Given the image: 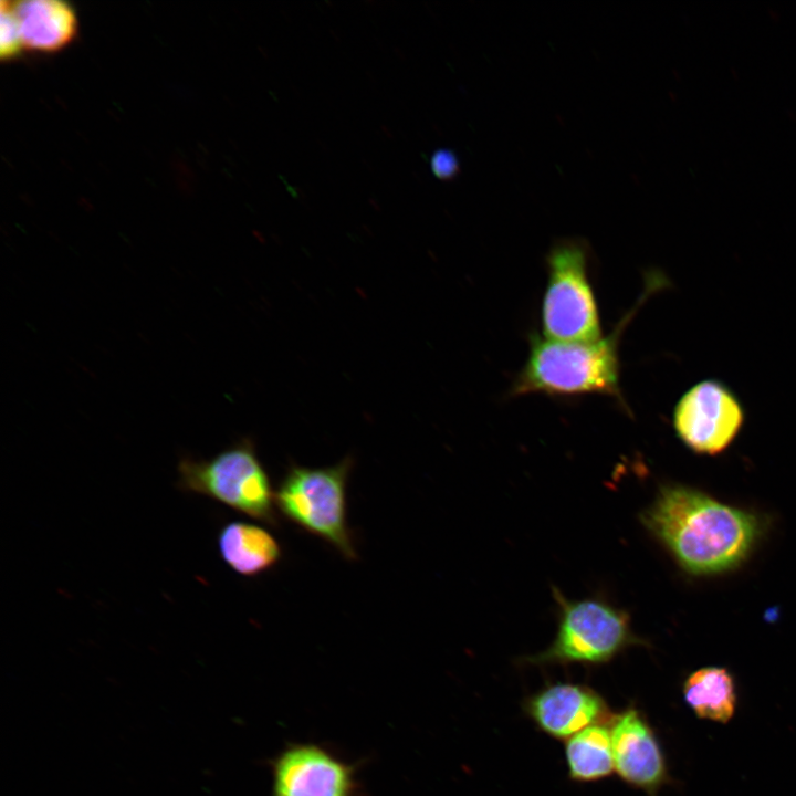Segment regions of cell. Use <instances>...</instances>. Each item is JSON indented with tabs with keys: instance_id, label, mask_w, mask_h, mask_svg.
Masks as SVG:
<instances>
[{
	"instance_id": "cell-1",
	"label": "cell",
	"mask_w": 796,
	"mask_h": 796,
	"mask_svg": "<svg viewBox=\"0 0 796 796\" xmlns=\"http://www.w3.org/2000/svg\"><path fill=\"white\" fill-rule=\"evenodd\" d=\"M641 522L689 574L731 570L750 555L760 519L685 486H663Z\"/></svg>"
},
{
	"instance_id": "cell-2",
	"label": "cell",
	"mask_w": 796,
	"mask_h": 796,
	"mask_svg": "<svg viewBox=\"0 0 796 796\" xmlns=\"http://www.w3.org/2000/svg\"><path fill=\"white\" fill-rule=\"evenodd\" d=\"M649 292L648 289L642 301ZM641 302L620 320L611 334L593 342H561L532 334L528 357L511 394H601L622 401L619 341Z\"/></svg>"
},
{
	"instance_id": "cell-3",
	"label": "cell",
	"mask_w": 796,
	"mask_h": 796,
	"mask_svg": "<svg viewBox=\"0 0 796 796\" xmlns=\"http://www.w3.org/2000/svg\"><path fill=\"white\" fill-rule=\"evenodd\" d=\"M354 460L308 468L292 463L274 491L276 510L303 531L320 537L343 557L357 558L347 522V480Z\"/></svg>"
},
{
	"instance_id": "cell-4",
	"label": "cell",
	"mask_w": 796,
	"mask_h": 796,
	"mask_svg": "<svg viewBox=\"0 0 796 796\" xmlns=\"http://www.w3.org/2000/svg\"><path fill=\"white\" fill-rule=\"evenodd\" d=\"M177 488L209 498L270 526L279 525L275 490L249 439L208 460L181 459Z\"/></svg>"
},
{
	"instance_id": "cell-5",
	"label": "cell",
	"mask_w": 796,
	"mask_h": 796,
	"mask_svg": "<svg viewBox=\"0 0 796 796\" xmlns=\"http://www.w3.org/2000/svg\"><path fill=\"white\" fill-rule=\"evenodd\" d=\"M588 256L589 247L583 239H559L551 247L541 313L544 337L561 342H593L603 337L588 279Z\"/></svg>"
},
{
	"instance_id": "cell-6",
	"label": "cell",
	"mask_w": 796,
	"mask_h": 796,
	"mask_svg": "<svg viewBox=\"0 0 796 796\" xmlns=\"http://www.w3.org/2000/svg\"><path fill=\"white\" fill-rule=\"evenodd\" d=\"M561 617L557 635L530 664L600 666L631 646L643 643L631 631L626 612L596 599L567 600L554 593Z\"/></svg>"
},
{
	"instance_id": "cell-7",
	"label": "cell",
	"mask_w": 796,
	"mask_h": 796,
	"mask_svg": "<svg viewBox=\"0 0 796 796\" xmlns=\"http://www.w3.org/2000/svg\"><path fill=\"white\" fill-rule=\"evenodd\" d=\"M744 418L734 392L719 380L706 379L681 396L673 410V428L691 451L716 455L734 441Z\"/></svg>"
},
{
	"instance_id": "cell-8",
	"label": "cell",
	"mask_w": 796,
	"mask_h": 796,
	"mask_svg": "<svg viewBox=\"0 0 796 796\" xmlns=\"http://www.w3.org/2000/svg\"><path fill=\"white\" fill-rule=\"evenodd\" d=\"M271 771V796H358L356 766L317 744H289Z\"/></svg>"
},
{
	"instance_id": "cell-9",
	"label": "cell",
	"mask_w": 796,
	"mask_h": 796,
	"mask_svg": "<svg viewBox=\"0 0 796 796\" xmlns=\"http://www.w3.org/2000/svg\"><path fill=\"white\" fill-rule=\"evenodd\" d=\"M614 768L629 787L658 796L671 784L661 743L645 713L633 705L614 713L610 722Z\"/></svg>"
},
{
	"instance_id": "cell-10",
	"label": "cell",
	"mask_w": 796,
	"mask_h": 796,
	"mask_svg": "<svg viewBox=\"0 0 796 796\" xmlns=\"http://www.w3.org/2000/svg\"><path fill=\"white\" fill-rule=\"evenodd\" d=\"M522 709L541 732L565 741L588 726L609 723L614 715L599 692L574 682L545 684L523 700Z\"/></svg>"
},
{
	"instance_id": "cell-11",
	"label": "cell",
	"mask_w": 796,
	"mask_h": 796,
	"mask_svg": "<svg viewBox=\"0 0 796 796\" xmlns=\"http://www.w3.org/2000/svg\"><path fill=\"white\" fill-rule=\"evenodd\" d=\"M22 46L38 52H55L76 34L73 8L61 0H24L12 2Z\"/></svg>"
},
{
	"instance_id": "cell-12",
	"label": "cell",
	"mask_w": 796,
	"mask_h": 796,
	"mask_svg": "<svg viewBox=\"0 0 796 796\" xmlns=\"http://www.w3.org/2000/svg\"><path fill=\"white\" fill-rule=\"evenodd\" d=\"M223 562L235 573L258 576L277 564L281 546L265 528L249 522H229L217 537Z\"/></svg>"
},
{
	"instance_id": "cell-13",
	"label": "cell",
	"mask_w": 796,
	"mask_h": 796,
	"mask_svg": "<svg viewBox=\"0 0 796 796\" xmlns=\"http://www.w3.org/2000/svg\"><path fill=\"white\" fill-rule=\"evenodd\" d=\"M682 693L685 703L699 719L724 724L735 714V681L725 668L704 667L695 670L684 680Z\"/></svg>"
},
{
	"instance_id": "cell-14",
	"label": "cell",
	"mask_w": 796,
	"mask_h": 796,
	"mask_svg": "<svg viewBox=\"0 0 796 796\" xmlns=\"http://www.w3.org/2000/svg\"><path fill=\"white\" fill-rule=\"evenodd\" d=\"M567 775L576 783H595L614 772L609 723L588 726L570 736L564 747Z\"/></svg>"
},
{
	"instance_id": "cell-15",
	"label": "cell",
	"mask_w": 796,
	"mask_h": 796,
	"mask_svg": "<svg viewBox=\"0 0 796 796\" xmlns=\"http://www.w3.org/2000/svg\"><path fill=\"white\" fill-rule=\"evenodd\" d=\"M22 42L12 1L0 3V56L10 60L21 51Z\"/></svg>"
},
{
	"instance_id": "cell-16",
	"label": "cell",
	"mask_w": 796,
	"mask_h": 796,
	"mask_svg": "<svg viewBox=\"0 0 796 796\" xmlns=\"http://www.w3.org/2000/svg\"><path fill=\"white\" fill-rule=\"evenodd\" d=\"M432 172L440 179H451L458 175L460 165L458 157L450 149H438L430 160Z\"/></svg>"
}]
</instances>
